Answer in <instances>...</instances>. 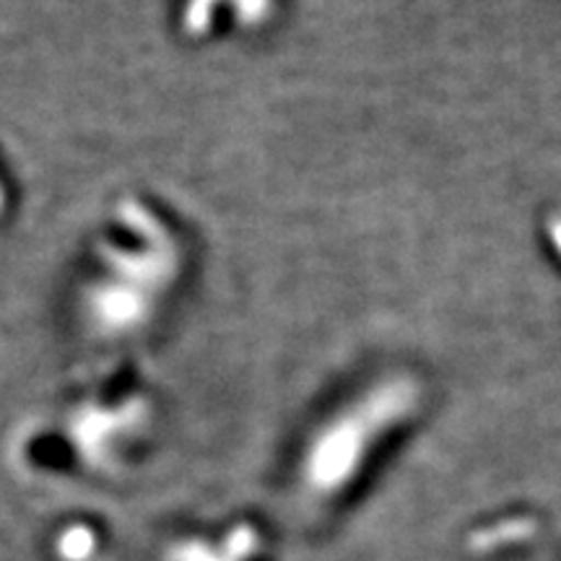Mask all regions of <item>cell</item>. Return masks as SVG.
<instances>
[{
    "mask_svg": "<svg viewBox=\"0 0 561 561\" xmlns=\"http://www.w3.org/2000/svg\"><path fill=\"white\" fill-rule=\"evenodd\" d=\"M549 231H551V240H553V244H557V250H559V255H561V219H553Z\"/></svg>",
    "mask_w": 561,
    "mask_h": 561,
    "instance_id": "6da1fadb",
    "label": "cell"
}]
</instances>
